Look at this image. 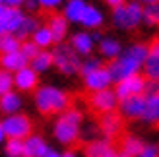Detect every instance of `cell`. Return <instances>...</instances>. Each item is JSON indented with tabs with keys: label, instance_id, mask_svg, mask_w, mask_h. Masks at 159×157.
I'll use <instances>...</instances> for the list:
<instances>
[{
	"label": "cell",
	"instance_id": "5bb4252c",
	"mask_svg": "<svg viewBox=\"0 0 159 157\" xmlns=\"http://www.w3.org/2000/svg\"><path fill=\"white\" fill-rule=\"evenodd\" d=\"M37 83H39V76H37L35 70H31L29 66L14 72V85L20 91H35Z\"/></svg>",
	"mask_w": 159,
	"mask_h": 157
},
{
	"label": "cell",
	"instance_id": "74e56055",
	"mask_svg": "<svg viewBox=\"0 0 159 157\" xmlns=\"http://www.w3.org/2000/svg\"><path fill=\"white\" fill-rule=\"evenodd\" d=\"M25 0H4V6H8V8H20Z\"/></svg>",
	"mask_w": 159,
	"mask_h": 157
},
{
	"label": "cell",
	"instance_id": "8992f818",
	"mask_svg": "<svg viewBox=\"0 0 159 157\" xmlns=\"http://www.w3.org/2000/svg\"><path fill=\"white\" fill-rule=\"evenodd\" d=\"M113 21L120 29H136L142 20V6L140 2H128L113 8Z\"/></svg>",
	"mask_w": 159,
	"mask_h": 157
},
{
	"label": "cell",
	"instance_id": "484cf974",
	"mask_svg": "<svg viewBox=\"0 0 159 157\" xmlns=\"http://www.w3.org/2000/svg\"><path fill=\"white\" fill-rule=\"evenodd\" d=\"M85 8H87V4L84 0H70L66 4V8H64V14L62 16L66 18V21H80Z\"/></svg>",
	"mask_w": 159,
	"mask_h": 157
},
{
	"label": "cell",
	"instance_id": "4fadbf2b",
	"mask_svg": "<svg viewBox=\"0 0 159 157\" xmlns=\"http://www.w3.org/2000/svg\"><path fill=\"white\" fill-rule=\"evenodd\" d=\"M23 12L20 8H8L6 14L2 16V20H0V35H14L18 27L21 25L23 21Z\"/></svg>",
	"mask_w": 159,
	"mask_h": 157
},
{
	"label": "cell",
	"instance_id": "d4e9b609",
	"mask_svg": "<svg viewBox=\"0 0 159 157\" xmlns=\"http://www.w3.org/2000/svg\"><path fill=\"white\" fill-rule=\"evenodd\" d=\"M70 47L78 52V54H89L93 49V41H91V35L87 33H76L70 41Z\"/></svg>",
	"mask_w": 159,
	"mask_h": 157
},
{
	"label": "cell",
	"instance_id": "7bdbcfd3",
	"mask_svg": "<svg viewBox=\"0 0 159 157\" xmlns=\"http://www.w3.org/2000/svg\"><path fill=\"white\" fill-rule=\"evenodd\" d=\"M6 140V134H4V128H2V122H0V144Z\"/></svg>",
	"mask_w": 159,
	"mask_h": 157
},
{
	"label": "cell",
	"instance_id": "d590c367",
	"mask_svg": "<svg viewBox=\"0 0 159 157\" xmlns=\"http://www.w3.org/2000/svg\"><path fill=\"white\" fill-rule=\"evenodd\" d=\"M136 157H159V147L157 146H144V150Z\"/></svg>",
	"mask_w": 159,
	"mask_h": 157
},
{
	"label": "cell",
	"instance_id": "b9f144b4",
	"mask_svg": "<svg viewBox=\"0 0 159 157\" xmlns=\"http://www.w3.org/2000/svg\"><path fill=\"white\" fill-rule=\"evenodd\" d=\"M45 157H62V155H60V153H57L54 150H49V151L45 153Z\"/></svg>",
	"mask_w": 159,
	"mask_h": 157
},
{
	"label": "cell",
	"instance_id": "30bf717a",
	"mask_svg": "<svg viewBox=\"0 0 159 157\" xmlns=\"http://www.w3.org/2000/svg\"><path fill=\"white\" fill-rule=\"evenodd\" d=\"M144 78L138 76V74H132L128 78H124L122 82L116 83L115 87V95L118 101H122L126 97H132V95H142V91H144Z\"/></svg>",
	"mask_w": 159,
	"mask_h": 157
},
{
	"label": "cell",
	"instance_id": "f35d334b",
	"mask_svg": "<svg viewBox=\"0 0 159 157\" xmlns=\"http://www.w3.org/2000/svg\"><path fill=\"white\" fill-rule=\"evenodd\" d=\"M107 157H128V155H124L122 151H118V150H116V147L113 146V150H111V151L107 153Z\"/></svg>",
	"mask_w": 159,
	"mask_h": 157
},
{
	"label": "cell",
	"instance_id": "9a60e30c",
	"mask_svg": "<svg viewBox=\"0 0 159 157\" xmlns=\"http://www.w3.org/2000/svg\"><path fill=\"white\" fill-rule=\"evenodd\" d=\"M111 83H113V82H111V76H109V72H107L105 66H101L99 70H95V72H91V74L85 76V89L89 91V93L109 89Z\"/></svg>",
	"mask_w": 159,
	"mask_h": 157
},
{
	"label": "cell",
	"instance_id": "4316f807",
	"mask_svg": "<svg viewBox=\"0 0 159 157\" xmlns=\"http://www.w3.org/2000/svg\"><path fill=\"white\" fill-rule=\"evenodd\" d=\"M99 49H101V54H103L105 58H109V60L116 58L118 54L122 52V49H120V43H118L116 39H111V37H107V39H101V41H99Z\"/></svg>",
	"mask_w": 159,
	"mask_h": 157
},
{
	"label": "cell",
	"instance_id": "2e32d148",
	"mask_svg": "<svg viewBox=\"0 0 159 157\" xmlns=\"http://www.w3.org/2000/svg\"><path fill=\"white\" fill-rule=\"evenodd\" d=\"M118 151H122L124 155H128V157H136L142 150H144V144H142V140L136 138V136H130V134H124L116 140V142L113 144Z\"/></svg>",
	"mask_w": 159,
	"mask_h": 157
},
{
	"label": "cell",
	"instance_id": "ffe728a7",
	"mask_svg": "<svg viewBox=\"0 0 159 157\" xmlns=\"http://www.w3.org/2000/svg\"><path fill=\"white\" fill-rule=\"evenodd\" d=\"M142 120L149 124H159V93L146 97V107L142 113Z\"/></svg>",
	"mask_w": 159,
	"mask_h": 157
},
{
	"label": "cell",
	"instance_id": "8fae6325",
	"mask_svg": "<svg viewBox=\"0 0 159 157\" xmlns=\"http://www.w3.org/2000/svg\"><path fill=\"white\" fill-rule=\"evenodd\" d=\"M142 66L148 80L159 82V39H153L152 45H148V56Z\"/></svg>",
	"mask_w": 159,
	"mask_h": 157
},
{
	"label": "cell",
	"instance_id": "44dd1931",
	"mask_svg": "<svg viewBox=\"0 0 159 157\" xmlns=\"http://www.w3.org/2000/svg\"><path fill=\"white\" fill-rule=\"evenodd\" d=\"M113 150V142L109 140H93V142H87L84 147L85 157H107V153Z\"/></svg>",
	"mask_w": 159,
	"mask_h": 157
},
{
	"label": "cell",
	"instance_id": "f546056e",
	"mask_svg": "<svg viewBox=\"0 0 159 157\" xmlns=\"http://www.w3.org/2000/svg\"><path fill=\"white\" fill-rule=\"evenodd\" d=\"M20 41L14 35H0V54H8V52H16L20 51Z\"/></svg>",
	"mask_w": 159,
	"mask_h": 157
},
{
	"label": "cell",
	"instance_id": "603a6c76",
	"mask_svg": "<svg viewBox=\"0 0 159 157\" xmlns=\"http://www.w3.org/2000/svg\"><path fill=\"white\" fill-rule=\"evenodd\" d=\"M80 23H84L85 27H89V29H97L103 25V14L97 10V8H93V6H87L84 14H82V20H80Z\"/></svg>",
	"mask_w": 159,
	"mask_h": 157
},
{
	"label": "cell",
	"instance_id": "cb8c5ba5",
	"mask_svg": "<svg viewBox=\"0 0 159 157\" xmlns=\"http://www.w3.org/2000/svg\"><path fill=\"white\" fill-rule=\"evenodd\" d=\"M52 66V54L49 51H39L33 58L29 60V68L35 70V72H45V70H49Z\"/></svg>",
	"mask_w": 159,
	"mask_h": 157
},
{
	"label": "cell",
	"instance_id": "d6a6232c",
	"mask_svg": "<svg viewBox=\"0 0 159 157\" xmlns=\"http://www.w3.org/2000/svg\"><path fill=\"white\" fill-rule=\"evenodd\" d=\"M12 85H14V76L10 72H6V70L0 68V95L12 91Z\"/></svg>",
	"mask_w": 159,
	"mask_h": 157
},
{
	"label": "cell",
	"instance_id": "e575fe53",
	"mask_svg": "<svg viewBox=\"0 0 159 157\" xmlns=\"http://www.w3.org/2000/svg\"><path fill=\"white\" fill-rule=\"evenodd\" d=\"M155 93H159V82L146 80L144 82V91H142V95L148 97V95H155Z\"/></svg>",
	"mask_w": 159,
	"mask_h": 157
},
{
	"label": "cell",
	"instance_id": "ab89813d",
	"mask_svg": "<svg viewBox=\"0 0 159 157\" xmlns=\"http://www.w3.org/2000/svg\"><path fill=\"white\" fill-rule=\"evenodd\" d=\"M23 4H25L27 6V10H37V0H25V2H23Z\"/></svg>",
	"mask_w": 159,
	"mask_h": 157
},
{
	"label": "cell",
	"instance_id": "836d02e7",
	"mask_svg": "<svg viewBox=\"0 0 159 157\" xmlns=\"http://www.w3.org/2000/svg\"><path fill=\"white\" fill-rule=\"evenodd\" d=\"M20 51L23 52V56H25L27 60H31V58H33V56H35V54H37L39 51H41V49H39V47H37L33 41H21Z\"/></svg>",
	"mask_w": 159,
	"mask_h": 157
},
{
	"label": "cell",
	"instance_id": "83f0119b",
	"mask_svg": "<svg viewBox=\"0 0 159 157\" xmlns=\"http://www.w3.org/2000/svg\"><path fill=\"white\" fill-rule=\"evenodd\" d=\"M31 41H33V43H35L41 51L49 49V47L54 43V41H52V35H51V31L47 29V25H41V27H39L35 33L31 35Z\"/></svg>",
	"mask_w": 159,
	"mask_h": 157
},
{
	"label": "cell",
	"instance_id": "f6af8a7d",
	"mask_svg": "<svg viewBox=\"0 0 159 157\" xmlns=\"http://www.w3.org/2000/svg\"><path fill=\"white\" fill-rule=\"evenodd\" d=\"M138 2H146V4H157L159 0H138Z\"/></svg>",
	"mask_w": 159,
	"mask_h": 157
},
{
	"label": "cell",
	"instance_id": "277c9868",
	"mask_svg": "<svg viewBox=\"0 0 159 157\" xmlns=\"http://www.w3.org/2000/svg\"><path fill=\"white\" fill-rule=\"evenodd\" d=\"M51 54H52V64L57 66L62 74L72 76V74L80 72V64H82V60H80V54L70 45L58 43Z\"/></svg>",
	"mask_w": 159,
	"mask_h": 157
},
{
	"label": "cell",
	"instance_id": "e0dca14e",
	"mask_svg": "<svg viewBox=\"0 0 159 157\" xmlns=\"http://www.w3.org/2000/svg\"><path fill=\"white\" fill-rule=\"evenodd\" d=\"M29 66V60L23 56L21 51L16 52H8V54H0V68L6 70V72H18V70Z\"/></svg>",
	"mask_w": 159,
	"mask_h": 157
},
{
	"label": "cell",
	"instance_id": "8d00e7d4",
	"mask_svg": "<svg viewBox=\"0 0 159 157\" xmlns=\"http://www.w3.org/2000/svg\"><path fill=\"white\" fill-rule=\"evenodd\" d=\"M62 0H37V4L41 6V10H54Z\"/></svg>",
	"mask_w": 159,
	"mask_h": 157
},
{
	"label": "cell",
	"instance_id": "ee69618b",
	"mask_svg": "<svg viewBox=\"0 0 159 157\" xmlns=\"http://www.w3.org/2000/svg\"><path fill=\"white\" fill-rule=\"evenodd\" d=\"M62 157H76V151L74 150H68L66 153H62Z\"/></svg>",
	"mask_w": 159,
	"mask_h": 157
},
{
	"label": "cell",
	"instance_id": "4dcf8cb0",
	"mask_svg": "<svg viewBox=\"0 0 159 157\" xmlns=\"http://www.w3.org/2000/svg\"><path fill=\"white\" fill-rule=\"evenodd\" d=\"M4 151L8 157H23V140H8Z\"/></svg>",
	"mask_w": 159,
	"mask_h": 157
},
{
	"label": "cell",
	"instance_id": "60d3db41",
	"mask_svg": "<svg viewBox=\"0 0 159 157\" xmlns=\"http://www.w3.org/2000/svg\"><path fill=\"white\" fill-rule=\"evenodd\" d=\"M105 2L109 4V6H113V8H116V6H122L126 0H105Z\"/></svg>",
	"mask_w": 159,
	"mask_h": 157
},
{
	"label": "cell",
	"instance_id": "f1b7e54d",
	"mask_svg": "<svg viewBox=\"0 0 159 157\" xmlns=\"http://www.w3.org/2000/svg\"><path fill=\"white\" fill-rule=\"evenodd\" d=\"M142 20H146L149 25H159V2L146 4V8H142Z\"/></svg>",
	"mask_w": 159,
	"mask_h": 157
},
{
	"label": "cell",
	"instance_id": "52a82bcc",
	"mask_svg": "<svg viewBox=\"0 0 159 157\" xmlns=\"http://www.w3.org/2000/svg\"><path fill=\"white\" fill-rule=\"evenodd\" d=\"M85 105H87V109H89L95 116H101L105 113L116 111L118 99H116L113 89H103V91L87 93V95H85Z\"/></svg>",
	"mask_w": 159,
	"mask_h": 157
},
{
	"label": "cell",
	"instance_id": "3957f363",
	"mask_svg": "<svg viewBox=\"0 0 159 157\" xmlns=\"http://www.w3.org/2000/svg\"><path fill=\"white\" fill-rule=\"evenodd\" d=\"M80 124H82V113L76 107L58 114L54 124V138L64 146H78L80 142Z\"/></svg>",
	"mask_w": 159,
	"mask_h": 157
},
{
	"label": "cell",
	"instance_id": "d6986e66",
	"mask_svg": "<svg viewBox=\"0 0 159 157\" xmlns=\"http://www.w3.org/2000/svg\"><path fill=\"white\" fill-rule=\"evenodd\" d=\"M39 27H41V23H39V18H37V16H25V18H23V21H21V25H20L18 31L14 33V37L18 39L20 43H21V41H27V37L33 35Z\"/></svg>",
	"mask_w": 159,
	"mask_h": 157
},
{
	"label": "cell",
	"instance_id": "7402d4cb",
	"mask_svg": "<svg viewBox=\"0 0 159 157\" xmlns=\"http://www.w3.org/2000/svg\"><path fill=\"white\" fill-rule=\"evenodd\" d=\"M21 109V97L16 91H8L0 95V111L6 114H16Z\"/></svg>",
	"mask_w": 159,
	"mask_h": 157
},
{
	"label": "cell",
	"instance_id": "7c38bea8",
	"mask_svg": "<svg viewBox=\"0 0 159 157\" xmlns=\"http://www.w3.org/2000/svg\"><path fill=\"white\" fill-rule=\"evenodd\" d=\"M144 107H146V97L144 95H132V97H126L120 101V111L118 114L122 119H142V113H144Z\"/></svg>",
	"mask_w": 159,
	"mask_h": 157
},
{
	"label": "cell",
	"instance_id": "9c48e42d",
	"mask_svg": "<svg viewBox=\"0 0 159 157\" xmlns=\"http://www.w3.org/2000/svg\"><path fill=\"white\" fill-rule=\"evenodd\" d=\"M39 18H45V25H47V29L51 31V35H52V41L54 43H62L64 41V37H66V33H68V21H66V18L62 14H58V12H54V10H41L39 12Z\"/></svg>",
	"mask_w": 159,
	"mask_h": 157
},
{
	"label": "cell",
	"instance_id": "6da1fadb",
	"mask_svg": "<svg viewBox=\"0 0 159 157\" xmlns=\"http://www.w3.org/2000/svg\"><path fill=\"white\" fill-rule=\"evenodd\" d=\"M148 56V45H132L130 49H126L124 52H120L116 58L107 62V72L111 76V82H122L124 78H128L132 74H138V70L142 68L144 60Z\"/></svg>",
	"mask_w": 159,
	"mask_h": 157
},
{
	"label": "cell",
	"instance_id": "5b68a950",
	"mask_svg": "<svg viewBox=\"0 0 159 157\" xmlns=\"http://www.w3.org/2000/svg\"><path fill=\"white\" fill-rule=\"evenodd\" d=\"M2 128L8 140H25L33 134V120L23 113L8 114L2 120Z\"/></svg>",
	"mask_w": 159,
	"mask_h": 157
},
{
	"label": "cell",
	"instance_id": "ba28073f",
	"mask_svg": "<svg viewBox=\"0 0 159 157\" xmlns=\"http://www.w3.org/2000/svg\"><path fill=\"white\" fill-rule=\"evenodd\" d=\"M97 128L103 132L105 140H109V142L115 144L116 140L124 134V119L116 111L105 113V114L97 116Z\"/></svg>",
	"mask_w": 159,
	"mask_h": 157
},
{
	"label": "cell",
	"instance_id": "1f68e13d",
	"mask_svg": "<svg viewBox=\"0 0 159 157\" xmlns=\"http://www.w3.org/2000/svg\"><path fill=\"white\" fill-rule=\"evenodd\" d=\"M103 66V62L99 60V58H87L85 62H82L80 64V72L78 74H82L84 78L87 76V74H91V72H95V70H99Z\"/></svg>",
	"mask_w": 159,
	"mask_h": 157
},
{
	"label": "cell",
	"instance_id": "ac0fdd59",
	"mask_svg": "<svg viewBox=\"0 0 159 157\" xmlns=\"http://www.w3.org/2000/svg\"><path fill=\"white\" fill-rule=\"evenodd\" d=\"M47 151H49V146L45 144L41 136L31 134L23 140V157H45Z\"/></svg>",
	"mask_w": 159,
	"mask_h": 157
},
{
	"label": "cell",
	"instance_id": "7a4b0ae2",
	"mask_svg": "<svg viewBox=\"0 0 159 157\" xmlns=\"http://www.w3.org/2000/svg\"><path fill=\"white\" fill-rule=\"evenodd\" d=\"M72 103H74V97L58 87L43 85V87L35 89V107L45 119L54 114H62L72 107Z\"/></svg>",
	"mask_w": 159,
	"mask_h": 157
},
{
	"label": "cell",
	"instance_id": "bcb514c9",
	"mask_svg": "<svg viewBox=\"0 0 159 157\" xmlns=\"http://www.w3.org/2000/svg\"><path fill=\"white\" fill-rule=\"evenodd\" d=\"M0 4H4V0H0Z\"/></svg>",
	"mask_w": 159,
	"mask_h": 157
}]
</instances>
